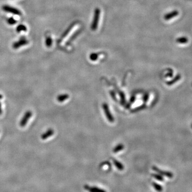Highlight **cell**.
<instances>
[{"mask_svg":"<svg viewBox=\"0 0 192 192\" xmlns=\"http://www.w3.org/2000/svg\"><path fill=\"white\" fill-rule=\"evenodd\" d=\"M100 15V10L99 8H96L95 11V14L93 17V21L91 24V29L92 31H96L98 27L99 23V17Z\"/></svg>","mask_w":192,"mask_h":192,"instance_id":"cell-1","label":"cell"},{"mask_svg":"<svg viewBox=\"0 0 192 192\" xmlns=\"http://www.w3.org/2000/svg\"><path fill=\"white\" fill-rule=\"evenodd\" d=\"M2 10L6 13H11L14 15L21 16L22 14L21 11L19 9L15 7L8 6V5H4L2 6Z\"/></svg>","mask_w":192,"mask_h":192,"instance_id":"cell-2","label":"cell"},{"mask_svg":"<svg viewBox=\"0 0 192 192\" xmlns=\"http://www.w3.org/2000/svg\"><path fill=\"white\" fill-rule=\"evenodd\" d=\"M32 116V112L31 111H27L24 114L23 118L21 119L19 125L21 127H24L26 126L27 122H28L29 119H31Z\"/></svg>","mask_w":192,"mask_h":192,"instance_id":"cell-3","label":"cell"},{"mask_svg":"<svg viewBox=\"0 0 192 192\" xmlns=\"http://www.w3.org/2000/svg\"><path fill=\"white\" fill-rule=\"evenodd\" d=\"M29 43L28 41L25 38H21L18 41L15 42L13 44V48L15 49H17L21 48L22 46L27 45Z\"/></svg>","mask_w":192,"mask_h":192,"instance_id":"cell-4","label":"cell"},{"mask_svg":"<svg viewBox=\"0 0 192 192\" xmlns=\"http://www.w3.org/2000/svg\"><path fill=\"white\" fill-rule=\"evenodd\" d=\"M84 188L89 192H107L103 189L98 188L95 186H90L88 185L84 186Z\"/></svg>","mask_w":192,"mask_h":192,"instance_id":"cell-5","label":"cell"},{"mask_svg":"<svg viewBox=\"0 0 192 192\" xmlns=\"http://www.w3.org/2000/svg\"><path fill=\"white\" fill-rule=\"evenodd\" d=\"M54 134V130L52 129H49L46 132L41 134V138L42 140H46L49 138L50 137L53 136Z\"/></svg>","mask_w":192,"mask_h":192,"instance_id":"cell-6","label":"cell"},{"mask_svg":"<svg viewBox=\"0 0 192 192\" xmlns=\"http://www.w3.org/2000/svg\"><path fill=\"white\" fill-rule=\"evenodd\" d=\"M178 15H179V13H178V11H173L171 13H169L167 15H165L164 17V18L165 21H169V20H170V19L173 18L174 17L177 16Z\"/></svg>","mask_w":192,"mask_h":192,"instance_id":"cell-7","label":"cell"},{"mask_svg":"<svg viewBox=\"0 0 192 192\" xmlns=\"http://www.w3.org/2000/svg\"><path fill=\"white\" fill-rule=\"evenodd\" d=\"M153 169L154 170V171H155L157 172L158 173H159L160 174L162 175H164V176H168V177H171L172 176L171 173L168 172L162 171V170H160L159 169H158V168L156 167H153Z\"/></svg>","mask_w":192,"mask_h":192,"instance_id":"cell-8","label":"cell"},{"mask_svg":"<svg viewBox=\"0 0 192 192\" xmlns=\"http://www.w3.org/2000/svg\"><path fill=\"white\" fill-rule=\"evenodd\" d=\"M68 98H69V96L67 94H62V95L58 96L57 97V100L59 102L62 103V102L65 101L66 100L68 99Z\"/></svg>","mask_w":192,"mask_h":192,"instance_id":"cell-9","label":"cell"},{"mask_svg":"<svg viewBox=\"0 0 192 192\" xmlns=\"http://www.w3.org/2000/svg\"><path fill=\"white\" fill-rule=\"evenodd\" d=\"M26 31L27 27L23 24H20L16 27V31L18 33H20L21 32H26Z\"/></svg>","mask_w":192,"mask_h":192,"instance_id":"cell-10","label":"cell"},{"mask_svg":"<svg viewBox=\"0 0 192 192\" xmlns=\"http://www.w3.org/2000/svg\"><path fill=\"white\" fill-rule=\"evenodd\" d=\"M104 108L105 110V112L106 114V116L107 115V118L108 119V120H110L111 122H113V118H112V116L110 115V111L108 108L107 106L105 105L104 106Z\"/></svg>","mask_w":192,"mask_h":192,"instance_id":"cell-11","label":"cell"},{"mask_svg":"<svg viewBox=\"0 0 192 192\" xmlns=\"http://www.w3.org/2000/svg\"><path fill=\"white\" fill-rule=\"evenodd\" d=\"M177 42L178 43L180 44H186L188 42V40L187 37H181L178 38L176 40Z\"/></svg>","mask_w":192,"mask_h":192,"instance_id":"cell-12","label":"cell"},{"mask_svg":"<svg viewBox=\"0 0 192 192\" xmlns=\"http://www.w3.org/2000/svg\"><path fill=\"white\" fill-rule=\"evenodd\" d=\"M113 162L116 167L118 169L120 170H123L124 167H123V165H122V163H120L119 161H117V160H113Z\"/></svg>","mask_w":192,"mask_h":192,"instance_id":"cell-13","label":"cell"},{"mask_svg":"<svg viewBox=\"0 0 192 192\" xmlns=\"http://www.w3.org/2000/svg\"><path fill=\"white\" fill-rule=\"evenodd\" d=\"M45 43H46V46L47 47L50 48L52 45V39L51 37H50V36L47 37L46 41H45Z\"/></svg>","mask_w":192,"mask_h":192,"instance_id":"cell-14","label":"cell"},{"mask_svg":"<svg viewBox=\"0 0 192 192\" xmlns=\"http://www.w3.org/2000/svg\"><path fill=\"white\" fill-rule=\"evenodd\" d=\"M180 79H181V75H177L173 80H172L171 81L168 83V85H174L175 83L177 82L178 81L180 80Z\"/></svg>","mask_w":192,"mask_h":192,"instance_id":"cell-15","label":"cell"},{"mask_svg":"<svg viewBox=\"0 0 192 192\" xmlns=\"http://www.w3.org/2000/svg\"><path fill=\"white\" fill-rule=\"evenodd\" d=\"M152 185L154 187V188H155V190H157V192H161L162 190V187L155 182L152 183Z\"/></svg>","mask_w":192,"mask_h":192,"instance_id":"cell-16","label":"cell"},{"mask_svg":"<svg viewBox=\"0 0 192 192\" xmlns=\"http://www.w3.org/2000/svg\"><path fill=\"white\" fill-rule=\"evenodd\" d=\"M7 23H8L9 25H14L17 23V21L13 17H11L7 19Z\"/></svg>","mask_w":192,"mask_h":192,"instance_id":"cell-17","label":"cell"},{"mask_svg":"<svg viewBox=\"0 0 192 192\" xmlns=\"http://www.w3.org/2000/svg\"><path fill=\"white\" fill-rule=\"evenodd\" d=\"M98 54H92L91 55H90V58L91 59V60H92V61H95L97 59V58H98Z\"/></svg>","mask_w":192,"mask_h":192,"instance_id":"cell-18","label":"cell"},{"mask_svg":"<svg viewBox=\"0 0 192 192\" xmlns=\"http://www.w3.org/2000/svg\"><path fill=\"white\" fill-rule=\"evenodd\" d=\"M152 176H153V177L155 178L156 179L159 180L160 181H163V178L161 176L156 175V174H152Z\"/></svg>","mask_w":192,"mask_h":192,"instance_id":"cell-19","label":"cell"},{"mask_svg":"<svg viewBox=\"0 0 192 192\" xmlns=\"http://www.w3.org/2000/svg\"><path fill=\"white\" fill-rule=\"evenodd\" d=\"M2 114V105L0 102V115Z\"/></svg>","mask_w":192,"mask_h":192,"instance_id":"cell-20","label":"cell"},{"mask_svg":"<svg viewBox=\"0 0 192 192\" xmlns=\"http://www.w3.org/2000/svg\"><path fill=\"white\" fill-rule=\"evenodd\" d=\"M2 98H3V96H2L1 94H0V100H1V99H2Z\"/></svg>","mask_w":192,"mask_h":192,"instance_id":"cell-21","label":"cell"},{"mask_svg":"<svg viewBox=\"0 0 192 192\" xmlns=\"http://www.w3.org/2000/svg\"><path fill=\"white\" fill-rule=\"evenodd\" d=\"M191 128H192V126H191Z\"/></svg>","mask_w":192,"mask_h":192,"instance_id":"cell-22","label":"cell"}]
</instances>
